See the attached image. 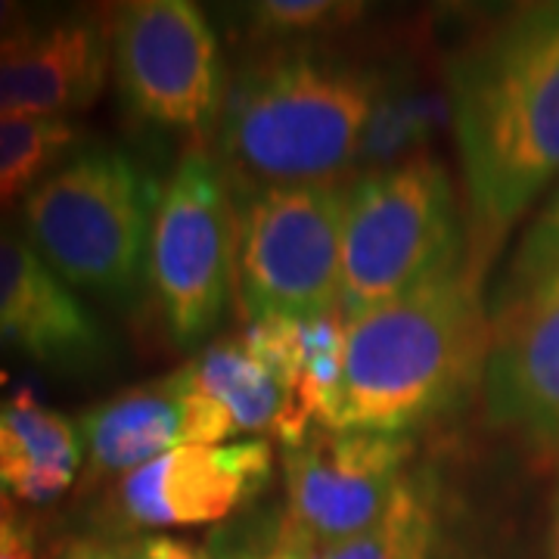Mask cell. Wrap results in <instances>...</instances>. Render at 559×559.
Segmentation results:
<instances>
[{"mask_svg": "<svg viewBox=\"0 0 559 559\" xmlns=\"http://www.w3.org/2000/svg\"><path fill=\"white\" fill-rule=\"evenodd\" d=\"M28 544H35L28 522L20 513L16 500L0 491V559L16 554V550L28 547Z\"/></svg>", "mask_w": 559, "mask_h": 559, "instance_id": "cell-22", "label": "cell"}, {"mask_svg": "<svg viewBox=\"0 0 559 559\" xmlns=\"http://www.w3.org/2000/svg\"><path fill=\"white\" fill-rule=\"evenodd\" d=\"M162 190L119 150H84L22 202V227L40 259L69 286L131 296L150 267Z\"/></svg>", "mask_w": 559, "mask_h": 559, "instance_id": "cell-4", "label": "cell"}, {"mask_svg": "<svg viewBox=\"0 0 559 559\" xmlns=\"http://www.w3.org/2000/svg\"><path fill=\"white\" fill-rule=\"evenodd\" d=\"M134 559H209L200 547L187 544V540L168 538V535H153L143 538L134 547Z\"/></svg>", "mask_w": 559, "mask_h": 559, "instance_id": "cell-24", "label": "cell"}, {"mask_svg": "<svg viewBox=\"0 0 559 559\" xmlns=\"http://www.w3.org/2000/svg\"><path fill=\"white\" fill-rule=\"evenodd\" d=\"M180 373L218 404L237 432H274L286 448L311 432L293 392L240 340L212 342L200 358L180 367Z\"/></svg>", "mask_w": 559, "mask_h": 559, "instance_id": "cell-16", "label": "cell"}, {"mask_svg": "<svg viewBox=\"0 0 559 559\" xmlns=\"http://www.w3.org/2000/svg\"><path fill=\"white\" fill-rule=\"evenodd\" d=\"M444 119H451L448 97L414 87L411 81L380 79L355 165H370L373 171H380L414 159L419 156V146L432 138V131Z\"/></svg>", "mask_w": 559, "mask_h": 559, "instance_id": "cell-17", "label": "cell"}, {"mask_svg": "<svg viewBox=\"0 0 559 559\" xmlns=\"http://www.w3.org/2000/svg\"><path fill=\"white\" fill-rule=\"evenodd\" d=\"M485 355L479 274L460 261L345 323V370L330 429L404 436L481 382Z\"/></svg>", "mask_w": 559, "mask_h": 559, "instance_id": "cell-2", "label": "cell"}, {"mask_svg": "<svg viewBox=\"0 0 559 559\" xmlns=\"http://www.w3.org/2000/svg\"><path fill=\"white\" fill-rule=\"evenodd\" d=\"M121 100L138 119L205 131L224 103L218 35L190 0H131L109 20Z\"/></svg>", "mask_w": 559, "mask_h": 559, "instance_id": "cell-8", "label": "cell"}, {"mask_svg": "<svg viewBox=\"0 0 559 559\" xmlns=\"http://www.w3.org/2000/svg\"><path fill=\"white\" fill-rule=\"evenodd\" d=\"M271 473L267 441L187 444L124 473L116 481V507L138 528L209 525L259 498Z\"/></svg>", "mask_w": 559, "mask_h": 559, "instance_id": "cell-11", "label": "cell"}, {"mask_svg": "<svg viewBox=\"0 0 559 559\" xmlns=\"http://www.w3.org/2000/svg\"><path fill=\"white\" fill-rule=\"evenodd\" d=\"M3 559H38L35 557V544H28V547H22V550H16V554H10V557Z\"/></svg>", "mask_w": 559, "mask_h": 559, "instance_id": "cell-28", "label": "cell"}, {"mask_svg": "<svg viewBox=\"0 0 559 559\" xmlns=\"http://www.w3.org/2000/svg\"><path fill=\"white\" fill-rule=\"evenodd\" d=\"M547 559H559V481L550 498V522H547Z\"/></svg>", "mask_w": 559, "mask_h": 559, "instance_id": "cell-27", "label": "cell"}, {"mask_svg": "<svg viewBox=\"0 0 559 559\" xmlns=\"http://www.w3.org/2000/svg\"><path fill=\"white\" fill-rule=\"evenodd\" d=\"M38 22L32 20L28 7L16 0H0V44L10 38H20L28 28H35Z\"/></svg>", "mask_w": 559, "mask_h": 559, "instance_id": "cell-26", "label": "cell"}, {"mask_svg": "<svg viewBox=\"0 0 559 559\" xmlns=\"http://www.w3.org/2000/svg\"><path fill=\"white\" fill-rule=\"evenodd\" d=\"M109 32L66 16L0 44V119H66L94 106L109 72Z\"/></svg>", "mask_w": 559, "mask_h": 559, "instance_id": "cell-14", "label": "cell"}, {"mask_svg": "<svg viewBox=\"0 0 559 559\" xmlns=\"http://www.w3.org/2000/svg\"><path fill=\"white\" fill-rule=\"evenodd\" d=\"M348 193L336 183L264 187L237 218V289L249 320L340 311Z\"/></svg>", "mask_w": 559, "mask_h": 559, "instance_id": "cell-6", "label": "cell"}, {"mask_svg": "<svg viewBox=\"0 0 559 559\" xmlns=\"http://www.w3.org/2000/svg\"><path fill=\"white\" fill-rule=\"evenodd\" d=\"M559 259V197L532 227L528 240L522 242L516 261H554Z\"/></svg>", "mask_w": 559, "mask_h": 559, "instance_id": "cell-21", "label": "cell"}, {"mask_svg": "<svg viewBox=\"0 0 559 559\" xmlns=\"http://www.w3.org/2000/svg\"><path fill=\"white\" fill-rule=\"evenodd\" d=\"M460 264L457 197L448 168L414 159L367 171L348 190L342 230V320L414 293Z\"/></svg>", "mask_w": 559, "mask_h": 559, "instance_id": "cell-5", "label": "cell"}, {"mask_svg": "<svg viewBox=\"0 0 559 559\" xmlns=\"http://www.w3.org/2000/svg\"><path fill=\"white\" fill-rule=\"evenodd\" d=\"M407 457L404 436L311 426L299 444L283 451L286 520L320 550L355 538L389 510Z\"/></svg>", "mask_w": 559, "mask_h": 559, "instance_id": "cell-10", "label": "cell"}, {"mask_svg": "<svg viewBox=\"0 0 559 559\" xmlns=\"http://www.w3.org/2000/svg\"><path fill=\"white\" fill-rule=\"evenodd\" d=\"M237 264V224L218 162L183 153L162 187L150 237V280L171 340L190 348L215 333Z\"/></svg>", "mask_w": 559, "mask_h": 559, "instance_id": "cell-7", "label": "cell"}, {"mask_svg": "<svg viewBox=\"0 0 559 559\" xmlns=\"http://www.w3.org/2000/svg\"><path fill=\"white\" fill-rule=\"evenodd\" d=\"M476 240L488 252L559 175V3H532L448 66Z\"/></svg>", "mask_w": 559, "mask_h": 559, "instance_id": "cell-1", "label": "cell"}, {"mask_svg": "<svg viewBox=\"0 0 559 559\" xmlns=\"http://www.w3.org/2000/svg\"><path fill=\"white\" fill-rule=\"evenodd\" d=\"M380 72L318 50H277L234 81L218 146L242 183H333L358 159Z\"/></svg>", "mask_w": 559, "mask_h": 559, "instance_id": "cell-3", "label": "cell"}, {"mask_svg": "<svg viewBox=\"0 0 559 559\" xmlns=\"http://www.w3.org/2000/svg\"><path fill=\"white\" fill-rule=\"evenodd\" d=\"M60 559H134V550L103 538H79L62 550Z\"/></svg>", "mask_w": 559, "mask_h": 559, "instance_id": "cell-25", "label": "cell"}, {"mask_svg": "<svg viewBox=\"0 0 559 559\" xmlns=\"http://www.w3.org/2000/svg\"><path fill=\"white\" fill-rule=\"evenodd\" d=\"M364 3L348 0H264L249 7V28L255 38L286 40L340 32L364 16Z\"/></svg>", "mask_w": 559, "mask_h": 559, "instance_id": "cell-20", "label": "cell"}, {"mask_svg": "<svg viewBox=\"0 0 559 559\" xmlns=\"http://www.w3.org/2000/svg\"><path fill=\"white\" fill-rule=\"evenodd\" d=\"M84 463L79 423L50 411L32 392L0 401V491L16 503L60 500Z\"/></svg>", "mask_w": 559, "mask_h": 559, "instance_id": "cell-15", "label": "cell"}, {"mask_svg": "<svg viewBox=\"0 0 559 559\" xmlns=\"http://www.w3.org/2000/svg\"><path fill=\"white\" fill-rule=\"evenodd\" d=\"M91 479L124 476L187 444H221L237 436L230 417L175 370L94 404L79 419Z\"/></svg>", "mask_w": 559, "mask_h": 559, "instance_id": "cell-12", "label": "cell"}, {"mask_svg": "<svg viewBox=\"0 0 559 559\" xmlns=\"http://www.w3.org/2000/svg\"><path fill=\"white\" fill-rule=\"evenodd\" d=\"M261 559H320V547L305 532H299L293 522L283 520L274 547Z\"/></svg>", "mask_w": 559, "mask_h": 559, "instance_id": "cell-23", "label": "cell"}, {"mask_svg": "<svg viewBox=\"0 0 559 559\" xmlns=\"http://www.w3.org/2000/svg\"><path fill=\"white\" fill-rule=\"evenodd\" d=\"M79 140L69 119H0V212L72 159Z\"/></svg>", "mask_w": 559, "mask_h": 559, "instance_id": "cell-18", "label": "cell"}, {"mask_svg": "<svg viewBox=\"0 0 559 559\" xmlns=\"http://www.w3.org/2000/svg\"><path fill=\"white\" fill-rule=\"evenodd\" d=\"M481 399L498 429L559 469V259L513 264L488 320Z\"/></svg>", "mask_w": 559, "mask_h": 559, "instance_id": "cell-9", "label": "cell"}, {"mask_svg": "<svg viewBox=\"0 0 559 559\" xmlns=\"http://www.w3.org/2000/svg\"><path fill=\"white\" fill-rule=\"evenodd\" d=\"M439 554V522L423 488L401 481L389 510L380 522L355 538L340 540L320 559H436Z\"/></svg>", "mask_w": 559, "mask_h": 559, "instance_id": "cell-19", "label": "cell"}, {"mask_svg": "<svg viewBox=\"0 0 559 559\" xmlns=\"http://www.w3.org/2000/svg\"><path fill=\"white\" fill-rule=\"evenodd\" d=\"M0 352L66 373L94 370L109 355L100 320L7 224H0Z\"/></svg>", "mask_w": 559, "mask_h": 559, "instance_id": "cell-13", "label": "cell"}]
</instances>
